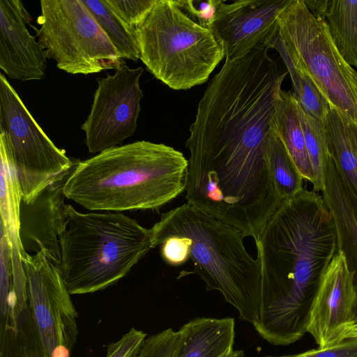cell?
Listing matches in <instances>:
<instances>
[{"label": "cell", "mask_w": 357, "mask_h": 357, "mask_svg": "<svg viewBox=\"0 0 357 357\" xmlns=\"http://www.w3.org/2000/svg\"><path fill=\"white\" fill-rule=\"evenodd\" d=\"M276 38L330 106L357 125V71L338 52L325 22L311 13L303 0H289L281 11Z\"/></svg>", "instance_id": "7"}, {"label": "cell", "mask_w": 357, "mask_h": 357, "mask_svg": "<svg viewBox=\"0 0 357 357\" xmlns=\"http://www.w3.org/2000/svg\"><path fill=\"white\" fill-rule=\"evenodd\" d=\"M66 210L59 270L70 294L114 284L153 248L151 229L122 212L82 213L70 204Z\"/></svg>", "instance_id": "5"}, {"label": "cell", "mask_w": 357, "mask_h": 357, "mask_svg": "<svg viewBox=\"0 0 357 357\" xmlns=\"http://www.w3.org/2000/svg\"><path fill=\"white\" fill-rule=\"evenodd\" d=\"M356 82H357V76H356Z\"/></svg>", "instance_id": "34"}, {"label": "cell", "mask_w": 357, "mask_h": 357, "mask_svg": "<svg viewBox=\"0 0 357 357\" xmlns=\"http://www.w3.org/2000/svg\"><path fill=\"white\" fill-rule=\"evenodd\" d=\"M38 43L47 59L68 73L116 69L125 62L81 0H41Z\"/></svg>", "instance_id": "9"}, {"label": "cell", "mask_w": 357, "mask_h": 357, "mask_svg": "<svg viewBox=\"0 0 357 357\" xmlns=\"http://www.w3.org/2000/svg\"><path fill=\"white\" fill-rule=\"evenodd\" d=\"M188 167V160L173 147L137 141L77 162L63 192L90 211L158 209L185 190Z\"/></svg>", "instance_id": "3"}, {"label": "cell", "mask_w": 357, "mask_h": 357, "mask_svg": "<svg viewBox=\"0 0 357 357\" xmlns=\"http://www.w3.org/2000/svg\"><path fill=\"white\" fill-rule=\"evenodd\" d=\"M266 156L275 186L282 202L294 197L304 189V178L290 158L274 127L268 139Z\"/></svg>", "instance_id": "21"}, {"label": "cell", "mask_w": 357, "mask_h": 357, "mask_svg": "<svg viewBox=\"0 0 357 357\" xmlns=\"http://www.w3.org/2000/svg\"><path fill=\"white\" fill-rule=\"evenodd\" d=\"M289 0L222 1L210 26L226 60L242 57L266 45L277 34L278 20Z\"/></svg>", "instance_id": "13"}, {"label": "cell", "mask_w": 357, "mask_h": 357, "mask_svg": "<svg viewBox=\"0 0 357 357\" xmlns=\"http://www.w3.org/2000/svg\"><path fill=\"white\" fill-rule=\"evenodd\" d=\"M153 248L172 236L189 243L194 269L206 290H216L238 312L241 320L257 323L261 305V261L246 250L243 234L200 209L185 203L161 214L151 228Z\"/></svg>", "instance_id": "4"}, {"label": "cell", "mask_w": 357, "mask_h": 357, "mask_svg": "<svg viewBox=\"0 0 357 357\" xmlns=\"http://www.w3.org/2000/svg\"><path fill=\"white\" fill-rule=\"evenodd\" d=\"M357 319V288L346 257L337 250L324 271L310 309L307 333L319 348L342 341Z\"/></svg>", "instance_id": "12"}, {"label": "cell", "mask_w": 357, "mask_h": 357, "mask_svg": "<svg viewBox=\"0 0 357 357\" xmlns=\"http://www.w3.org/2000/svg\"><path fill=\"white\" fill-rule=\"evenodd\" d=\"M321 195L334 220L337 250L344 255L348 266L354 274L357 288V197L331 158L327 167Z\"/></svg>", "instance_id": "16"}, {"label": "cell", "mask_w": 357, "mask_h": 357, "mask_svg": "<svg viewBox=\"0 0 357 357\" xmlns=\"http://www.w3.org/2000/svg\"><path fill=\"white\" fill-rule=\"evenodd\" d=\"M31 15L19 0H0V68L10 79H42L47 71L45 51L26 24Z\"/></svg>", "instance_id": "14"}, {"label": "cell", "mask_w": 357, "mask_h": 357, "mask_svg": "<svg viewBox=\"0 0 357 357\" xmlns=\"http://www.w3.org/2000/svg\"><path fill=\"white\" fill-rule=\"evenodd\" d=\"M29 307L43 357H70L76 342L78 314L59 266L41 250L20 253Z\"/></svg>", "instance_id": "10"}, {"label": "cell", "mask_w": 357, "mask_h": 357, "mask_svg": "<svg viewBox=\"0 0 357 357\" xmlns=\"http://www.w3.org/2000/svg\"><path fill=\"white\" fill-rule=\"evenodd\" d=\"M176 357H225L234 350L233 318L197 317L183 324Z\"/></svg>", "instance_id": "17"}, {"label": "cell", "mask_w": 357, "mask_h": 357, "mask_svg": "<svg viewBox=\"0 0 357 357\" xmlns=\"http://www.w3.org/2000/svg\"><path fill=\"white\" fill-rule=\"evenodd\" d=\"M255 244L262 294L254 327L270 344L289 345L307 333L321 278L337 251L334 220L321 194L304 188L284 201Z\"/></svg>", "instance_id": "1"}, {"label": "cell", "mask_w": 357, "mask_h": 357, "mask_svg": "<svg viewBox=\"0 0 357 357\" xmlns=\"http://www.w3.org/2000/svg\"><path fill=\"white\" fill-rule=\"evenodd\" d=\"M274 129L304 180L312 183L313 173L306 149L298 105L290 91H280Z\"/></svg>", "instance_id": "19"}, {"label": "cell", "mask_w": 357, "mask_h": 357, "mask_svg": "<svg viewBox=\"0 0 357 357\" xmlns=\"http://www.w3.org/2000/svg\"><path fill=\"white\" fill-rule=\"evenodd\" d=\"M298 105L306 149L313 173V190L321 192L324 188L327 167L331 158L325 123L307 114L298 104Z\"/></svg>", "instance_id": "24"}, {"label": "cell", "mask_w": 357, "mask_h": 357, "mask_svg": "<svg viewBox=\"0 0 357 357\" xmlns=\"http://www.w3.org/2000/svg\"><path fill=\"white\" fill-rule=\"evenodd\" d=\"M113 13L130 29L142 21L156 0H105Z\"/></svg>", "instance_id": "26"}, {"label": "cell", "mask_w": 357, "mask_h": 357, "mask_svg": "<svg viewBox=\"0 0 357 357\" xmlns=\"http://www.w3.org/2000/svg\"><path fill=\"white\" fill-rule=\"evenodd\" d=\"M265 357H357V337L344 339L326 348H317L287 356Z\"/></svg>", "instance_id": "29"}, {"label": "cell", "mask_w": 357, "mask_h": 357, "mask_svg": "<svg viewBox=\"0 0 357 357\" xmlns=\"http://www.w3.org/2000/svg\"><path fill=\"white\" fill-rule=\"evenodd\" d=\"M146 339L145 333L132 328L109 345L106 357H137Z\"/></svg>", "instance_id": "28"}, {"label": "cell", "mask_w": 357, "mask_h": 357, "mask_svg": "<svg viewBox=\"0 0 357 357\" xmlns=\"http://www.w3.org/2000/svg\"><path fill=\"white\" fill-rule=\"evenodd\" d=\"M261 45L225 60L207 86L185 146L188 160L237 157L267 162L277 102L287 72H280Z\"/></svg>", "instance_id": "2"}, {"label": "cell", "mask_w": 357, "mask_h": 357, "mask_svg": "<svg viewBox=\"0 0 357 357\" xmlns=\"http://www.w3.org/2000/svg\"><path fill=\"white\" fill-rule=\"evenodd\" d=\"M325 128L331 158L357 197V125L331 107Z\"/></svg>", "instance_id": "18"}, {"label": "cell", "mask_w": 357, "mask_h": 357, "mask_svg": "<svg viewBox=\"0 0 357 357\" xmlns=\"http://www.w3.org/2000/svg\"><path fill=\"white\" fill-rule=\"evenodd\" d=\"M160 246L161 256L169 265L180 266L190 259L189 243L185 237L169 236Z\"/></svg>", "instance_id": "30"}, {"label": "cell", "mask_w": 357, "mask_h": 357, "mask_svg": "<svg viewBox=\"0 0 357 357\" xmlns=\"http://www.w3.org/2000/svg\"><path fill=\"white\" fill-rule=\"evenodd\" d=\"M244 356V352L243 350H233L232 352L229 354L228 356H226L225 357H243Z\"/></svg>", "instance_id": "33"}, {"label": "cell", "mask_w": 357, "mask_h": 357, "mask_svg": "<svg viewBox=\"0 0 357 357\" xmlns=\"http://www.w3.org/2000/svg\"><path fill=\"white\" fill-rule=\"evenodd\" d=\"M176 5L192 20L202 27L209 29L222 0H179Z\"/></svg>", "instance_id": "27"}, {"label": "cell", "mask_w": 357, "mask_h": 357, "mask_svg": "<svg viewBox=\"0 0 357 357\" xmlns=\"http://www.w3.org/2000/svg\"><path fill=\"white\" fill-rule=\"evenodd\" d=\"M357 337V320L343 333L342 340Z\"/></svg>", "instance_id": "32"}, {"label": "cell", "mask_w": 357, "mask_h": 357, "mask_svg": "<svg viewBox=\"0 0 357 357\" xmlns=\"http://www.w3.org/2000/svg\"><path fill=\"white\" fill-rule=\"evenodd\" d=\"M0 142L14 172L21 202L26 204L64 181L75 166L65 151L44 132L2 73Z\"/></svg>", "instance_id": "8"}, {"label": "cell", "mask_w": 357, "mask_h": 357, "mask_svg": "<svg viewBox=\"0 0 357 357\" xmlns=\"http://www.w3.org/2000/svg\"><path fill=\"white\" fill-rule=\"evenodd\" d=\"M63 185L64 181L49 187L31 204L21 202L19 217V236L23 249L35 253L43 250L59 266L60 237L68 225Z\"/></svg>", "instance_id": "15"}, {"label": "cell", "mask_w": 357, "mask_h": 357, "mask_svg": "<svg viewBox=\"0 0 357 357\" xmlns=\"http://www.w3.org/2000/svg\"><path fill=\"white\" fill-rule=\"evenodd\" d=\"M269 49H275L282 57L293 86V94L301 107L307 114L325 123L331 106L310 78L298 70L276 38V36L268 43Z\"/></svg>", "instance_id": "23"}, {"label": "cell", "mask_w": 357, "mask_h": 357, "mask_svg": "<svg viewBox=\"0 0 357 357\" xmlns=\"http://www.w3.org/2000/svg\"><path fill=\"white\" fill-rule=\"evenodd\" d=\"M135 31L139 59L174 90L206 82L225 56L213 31L192 20L174 0H156Z\"/></svg>", "instance_id": "6"}, {"label": "cell", "mask_w": 357, "mask_h": 357, "mask_svg": "<svg viewBox=\"0 0 357 357\" xmlns=\"http://www.w3.org/2000/svg\"><path fill=\"white\" fill-rule=\"evenodd\" d=\"M324 22L342 58L357 68V1L329 0Z\"/></svg>", "instance_id": "20"}, {"label": "cell", "mask_w": 357, "mask_h": 357, "mask_svg": "<svg viewBox=\"0 0 357 357\" xmlns=\"http://www.w3.org/2000/svg\"><path fill=\"white\" fill-rule=\"evenodd\" d=\"M311 13L318 20L324 21L329 0H303Z\"/></svg>", "instance_id": "31"}, {"label": "cell", "mask_w": 357, "mask_h": 357, "mask_svg": "<svg viewBox=\"0 0 357 357\" xmlns=\"http://www.w3.org/2000/svg\"><path fill=\"white\" fill-rule=\"evenodd\" d=\"M180 340L178 331L165 329L145 340L137 357H176Z\"/></svg>", "instance_id": "25"}, {"label": "cell", "mask_w": 357, "mask_h": 357, "mask_svg": "<svg viewBox=\"0 0 357 357\" xmlns=\"http://www.w3.org/2000/svg\"><path fill=\"white\" fill-rule=\"evenodd\" d=\"M103 29L123 59H139L135 31L126 26L110 10L105 0H81Z\"/></svg>", "instance_id": "22"}, {"label": "cell", "mask_w": 357, "mask_h": 357, "mask_svg": "<svg viewBox=\"0 0 357 357\" xmlns=\"http://www.w3.org/2000/svg\"><path fill=\"white\" fill-rule=\"evenodd\" d=\"M143 71L125 63L114 75L97 79L90 113L81 127L90 153L120 146L135 134L143 98L139 86Z\"/></svg>", "instance_id": "11"}]
</instances>
